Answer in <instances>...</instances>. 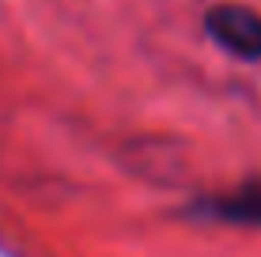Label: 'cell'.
I'll use <instances>...</instances> for the list:
<instances>
[{
	"label": "cell",
	"instance_id": "cell-1",
	"mask_svg": "<svg viewBox=\"0 0 261 257\" xmlns=\"http://www.w3.org/2000/svg\"><path fill=\"white\" fill-rule=\"evenodd\" d=\"M204 31L216 46L242 61H261V15L242 4H220L204 15Z\"/></svg>",
	"mask_w": 261,
	"mask_h": 257
},
{
	"label": "cell",
	"instance_id": "cell-2",
	"mask_svg": "<svg viewBox=\"0 0 261 257\" xmlns=\"http://www.w3.org/2000/svg\"><path fill=\"white\" fill-rule=\"evenodd\" d=\"M201 212H208V219H223V223H261V189H242L231 197L204 201Z\"/></svg>",
	"mask_w": 261,
	"mask_h": 257
}]
</instances>
